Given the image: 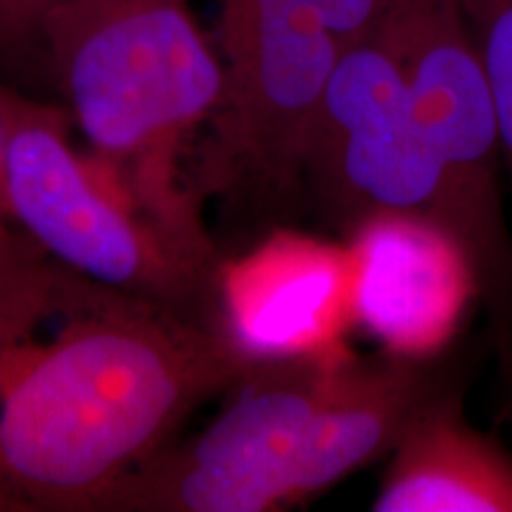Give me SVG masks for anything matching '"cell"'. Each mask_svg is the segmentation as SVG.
Here are the masks:
<instances>
[{
    "mask_svg": "<svg viewBox=\"0 0 512 512\" xmlns=\"http://www.w3.org/2000/svg\"><path fill=\"white\" fill-rule=\"evenodd\" d=\"M299 197L342 238L396 214L441 223L463 242L444 166L375 31L339 57L325 83L306 133Z\"/></svg>",
    "mask_w": 512,
    "mask_h": 512,
    "instance_id": "52a82bcc",
    "label": "cell"
},
{
    "mask_svg": "<svg viewBox=\"0 0 512 512\" xmlns=\"http://www.w3.org/2000/svg\"><path fill=\"white\" fill-rule=\"evenodd\" d=\"M354 320L384 354L430 361L460 330L479 278L470 252L441 223L375 216L344 238Z\"/></svg>",
    "mask_w": 512,
    "mask_h": 512,
    "instance_id": "9c48e42d",
    "label": "cell"
},
{
    "mask_svg": "<svg viewBox=\"0 0 512 512\" xmlns=\"http://www.w3.org/2000/svg\"><path fill=\"white\" fill-rule=\"evenodd\" d=\"M12 216L5 204V138L3 124H0V264L5 266H29L41 261L43 249L34 240L17 238L15 230L10 228Z\"/></svg>",
    "mask_w": 512,
    "mask_h": 512,
    "instance_id": "4fadbf2b",
    "label": "cell"
},
{
    "mask_svg": "<svg viewBox=\"0 0 512 512\" xmlns=\"http://www.w3.org/2000/svg\"><path fill=\"white\" fill-rule=\"evenodd\" d=\"M377 41L394 57L415 112L444 166L463 242L512 363V242L503 211L505 169L489 79L460 0H382Z\"/></svg>",
    "mask_w": 512,
    "mask_h": 512,
    "instance_id": "5b68a950",
    "label": "cell"
},
{
    "mask_svg": "<svg viewBox=\"0 0 512 512\" xmlns=\"http://www.w3.org/2000/svg\"><path fill=\"white\" fill-rule=\"evenodd\" d=\"M5 204L69 271L200 323H219L216 287L183 264L159 230L69 145V117L0 86Z\"/></svg>",
    "mask_w": 512,
    "mask_h": 512,
    "instance_id": "277c9868",
    "label": "cell"
},
{
    "mask_svg": "<svg viewBox=\"0 0 512 512\" xmlns=\"http://www.w3.org/2000/svg\"><path fill=\"white\" fill-rule=\"evenodd\" d=\"M38 43L107 178L216 285L221 261L181 159L219 110L226 74L190 0H62Z\"/></svg>",
    "mask_w": 512,
    "mask_h": 512,
    "instance_id": "7a4b0ae2",
    "label": "cell"
},
{
    "mask_svg": "<svg viewBox=\"0 0 512 512\" xmlns=\"http://www.w3.org/2000/svg\"><path fill=\"white\" fill-rule=\"evenodd\" d=\"M382 0H219L223 100L207 124L200 195L299 197L306 133L339 57L375 31Z\"/></svg>",
    "mask_w": 512,
    "mask_h": 512,
    "instance_id": "3957f363",
    "label": "cell"
},
{
    "mask_svg": "<svg viewBox=\"0 0 512 512\" xmlns=\"http://www.w3.org/2000/svg\"><path fill=\"white\" fill-rule=\"evenodd\" d=\"M62 0H0V48H19L36 41L41 22Z\"/></svg>",
    "mask_w": 512,
    "mask_h": 512,
    "instance_id": "7c38bea8",
    "label": "cell"
},
{
    "mask_svg": "<svg viewBox=\"0 0 512 512\" xmlns=\"http://www.w3.org/2000/svg\"><path fill=\"white\" fill-rule=\"evenodd\" d=\"M347 351L254 363L207 430L159 448L93 512H271L299 503L313 418Z\"/></svg>",
    "mask_w": 512,
    "mask_h": 512,
    "instance_id": "8992f818",
    "label": "cell"
},
{
    "mask_svg": "<svg viewBox=\"0 0 512 512\" xmlns=\"http://www.w3.org/2000/svg\"><path fill=\"white\" fill-rule=\"evenodd\" d=\"M29 335L0 337V510L12 512H93L254 366L221 328L88 278L53 339Z\"/></svg>",
    "mask_w": 512,
    "mask_h": 512,
    "instance_id": "6da1fadb",
    "label": "cell"
},
{
    "mask_svg": "<svg viewBox=\"0 0 512 512\" xmlns=\"http://www.w3.org/2000/svg\"><path fill=\"white\" fill-rule=\"evenodd\" d=\"M432 361L392 354L358 358L351 351L339 358L311 425L299 501L392 453L420 408L446 387Z\"/></svg>",
    "mask_w": 512,
    "mask_h": 512,
    "instance_id": "30bf717a",
    "label": "cell"
},
{
    "mask_svg": "<svg viewBox=\"0 0 512 512\" xmlns=\"http://www.w3.org/2000/svg\"><path fill=\"white\" fill-rule=\"evenodd\" d=\"M494 98L503 164L512 181V0H460Z\"/></svg>",
    "mask_w": 512,
    "mask_h": 512,
    "instance_id": "8fae6325",
    "label": "cell"
},
{
    "mask_svg": "<svg viewBox=\"0 0 512 512\" xmlns=\"http://www.w3.org/2000/svg\"><path fill=\"white\" fill-rule=\"evenodd\" d=\"M216 304L221 330L254 363L347 347L356 325L347 242L275 228L221 261Z\"/></svg>",
    "mask_w": 512,
    "mask_h": 512,
    "instance_id": "ba28073f",
    "label": "cell"
}]
</instances>
